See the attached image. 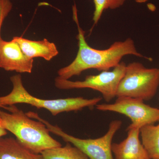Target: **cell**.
<instances>
[{"mask_svg":"<svg viewBox=\"0 0 159 159\" xmlns=\"http://www.w3.org/2000/svg\"><path fill=\"white\" fill-rule=\"evenodd\" d=\"M142 143L151 159H159V122L140 129Z\"/></svg>","mask_w":159,"mask_h":159,"instance_id":"obj_12","label":"cell"},{"mask_svg":"<svg viewBox=\"0 0 159 159\" xmlns=\"http://www.w3.org/2000/svg\"><path fill=\"white\" fill-rule=\"evenodd\" d=\"M12 40L18 44L24 54L30 59L41 57L50 61L59 53L56 45L46 39L42 40H31L15 36Z\"/></svg>","mask_w":159,"mask_h":159,"instance_id":"obj_10","label":"cell"},{"mask_svg":"<svg viewBox=\"0 0 159 159\" xmlns=\"http://www.w3.org/2000/svg\"><path fill=\"white\" fill-rule=\"evenodd\" d=\"M125 0H93L94 10L93 20L96 25L106 9H115L123 6Z\"/></svg>","mask_w":159,"mask_h":159,"instance_id":"obj_14","label":"cell"},{"mask_svg":"<svg viewBox=\"0 0 159 159\" xmlns=\"http://www.w3.org/2000/svg\"><path fill=\"white\" fill-rule=\"evenodd\" d=\"M64 146L49 148L40 154L42 159H90L80 149L66 142Z\"/></svg>","mask_w":159,"mask_h":159,"instance_id":"obj_13","label":"cell"},{"mask_svg":"<svg viewBox=\"0 0 159 159\" xmlns=\"http://www.w3.org/2000/svg\"><path fill=\"white\" fill-rule=\"evenodd\" d=\"M12 89L10 93L0 97V107L17 103H26L37 108H44L53 116L64 112L81 110L83 108L96 106L102 100L101 97L85 99L82 97L66 99H46L38 98L31 95L24 86L20 74L10 77Z\"/></svg>","mask_w":159,"mask_h":159,"instance_id":"obj_3","label":"cell"},{"mask_svg":"<svg viewBox=\"0 0 159 159\" xmlns=\"http://www.w3.org/2000/svg\"><path fill=\"white\" fill-rule=\"evenodd\" d=\"M27 116L31 119L42 122L50 132L58 136L66 142L80 149L90 159H114L112 152V142L116 133L121 128V120H113L109 125L107 132L103 136L96 139H80L66 133L57 125H53L42 119L36 113L29 111Z\"/></svg>","mask_w":159,"mask_h":159,"instance_id":"obj_4","label":"cell"},{"mask_svg":"<svg viewBox=\"0 0 159 159\" xmlns=\"http://www.w3.org/2000/svg\"><path fill=\"white\" fill-rule=\"evenodd\" d=\"M148 0H135L137 3H144L146 2Z\"/></svg>","mask_w":159,"mask_h":159,"instance_id":"obj_17","label":"cell"},{"mask_svg":"<svg viewBox=\"0 0 159 159\" xmlns=\"http://www.w3.org/2000/svg\"><path fill=\"white\" fill-rule=\"evenodd\" d=\"M33 59L25 55L17 43L13 40L0 41V68L7 71L18 73L32 72Z\"/></svg>","mask_w":159,"mask_h":159,"instance_id":"obj_8","label":"cell"},{"mask_svg":"<svg viewBox=\"0 0 159 159\" xmlns=\"http://www.w3.org/2000/svg\"><path fill=\"white\" fill-rule=\"evenodd\" d=\"M5 109L9 112L0 110L3 127L30 151L40 154L49 148L62 146L51 136L42 122L33 120L14 105L6 106Z\"/></svg>","mask_w":159,"mask_h":159,"instance_id":"obj_2","label":"cell"},{"mask_svg":"<svg viewBox=\"0 0 159 159\" xmlns=\"http://www.w3.org/2000/svg\"><path fill=\"white\" fill-rule=\"evenodd\" d=\"M140 130L128 126L126 139L120 143H112L114 159H151L139 139Z\"/></svg>","mask_w":159,"mask_h":159,"instance_id":"obj_9","label":"cell"},{"mask_svg":"<svg viewBox=\"0 0 159 159\" xmlns=\"http://www.w3.org/2000/svg\"><path fill=\"white\" fill-rule=\"evenodd\" d=\"M126 65L121 62L111 71H102L96 75H88L83 80L71 81L56 77L54 84L59 89H90L98 91L109 102L116 97L118 86L124 76Z\"/></svg>","mask_w":159,"mask_h":159,"instance_id":"obj_6","label":"cell"},{"mask_svg":"<svg viewBox=\"0 0 159 159\" xmlns=\"http://www.w3.org/2000/svg\"><path fill=\"white\" fill-rule=\"evenodd\" d=\"M13 5L10 0H0V41L2 40L1 31L4 20L12 10Z\"/></svg>","mask_w":159,"mask_h":159,"instance_id":"obj_15","label":"cell"},{"mask_svg":"<svg viewBox=\"0 0 159 159\" xmlns=\"http://www.w3.org/2000/svg\"><path fill=\"white\" fill-rule=\"evenodd\" d=\"M0 159H42L12 137L0 138Z\"/></svg>","mask_w":159,"mask_h":159,"instance_id":"obj_11","label":"cell"},{"mask_svg":"<svg viewBox=\"0 0 159 159\" xmlns=\"http://www.w3.org/2000/svg\"><path fill=\"white\" fill-rule=\"evenodd\" d=\"M96 106L99 111L125 115L131 120V124L129 125L130 127L141 129L159 122V109L147 105L140 99L118 97L113 103L98 104Z\"/></svg>","mask_w":159,"mask_h":159,"instance_id":"obj_7","label":"cell"},{"mask_svg":"<svg viewBox=\"0 0 159 159\" xmlns=\"http://www.w3.org/2000/svg\"><path fill=\"white\" fill-rule=\"evenodd\" d=\"M7 134V131L3 127L2 118L0 116V138L5 136Z\"/></svg>","mask_w":159,"mask_h":159,"instance_id":"obj_16","label":"cell"},{"mask_svg":"<svg viewBox=\"0 0 159 159\" xmlns=\"http://www.w3.org/2000/svg\"><path fill=\"white\" fill-rule=\"evenodd\" d=\"M74 20L77 24L78 33V51L74 60L66 66L57 71V77L69 80L75 76L80 75L83 71L96 69L100 71H108L121 62L125 55H133L152 61V58L144 56L137 51L134 42L131 38L123 41L116 42L104 50L94 49L89 45L84 37V31L80 26L76 8L74 10Z\"/></svg>","mask_w":159,"mask_h":159,"instance_id":"obj_1","label":"cell"},{"mask_svg":"<svg viewBox=\"0 0 159 159\" xmlns=\"http://www.w3.org/2000/svg\"><path fill=\"white\" fill-rule=\"evenodd\" d=\"M159 86V69L148 68L141 63L126 65L117 89L116 97H125L143 101L152 99Z\"/></svg>","mask_w":159,"mask_h":159,"instance_id":"obj_5","label":"cell"}]
</instances>
